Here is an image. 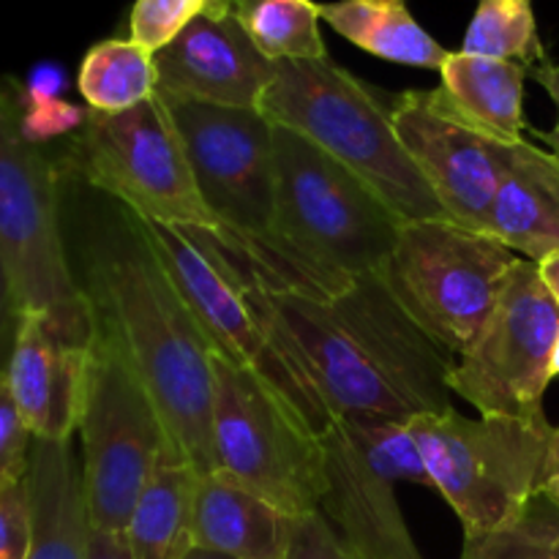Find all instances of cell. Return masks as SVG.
I'll return each mask as SVG.
<instances>
[{"label":"cell","mask_w":559,"mask_h":559,"mask_svg":"<svg viewBox=\"0 0 559 559\" xmlns=\"http://www.w3.org/2000/svg\"><path fill=\"white\" fill-rule=\"evenodd\" d=\"M262 295L298 344L333 418L409 424L453 407L448 377L456 358L415 325L377 273L358 276L333 300Z\"/></svg>","instance_id":"1"},{"label":"cell","mask_w":559,"mask_h":559,"mask_svg":"<svg viewBox=\"0 0 559 559\" xmlns=\"http://www.w3.org/2000/svg\"><path fill=\"white\" fill-rule=\"evenodd\" d=\"M85 293L96 320L123 342L175 451L189 459L202 478L216 475V353L156 257L136 235L131 243L107 246L93 260Z\"/></svg>","instance_id":"2"},{"label":"cell","mask_w":559,"mask_h":559,"mask_svg":"<svg viewBox=\"0 0 559 559\" xmlns=\"http://www.w3.org/2000/svg\"><path fill=\"white\" fill-rule=\"evenodd\" d=\"M260 112L358 175L404 222L448 218L404 151L391 109L331 58L276 63Z\"/></svg>","instance_id":"3"},{"label":"cell","mask_w":559,"mask_h":559,"mask_svg":"<svg viewBox=\"0 0 559 559\" xmlns=\"http://www.w3.org/2000/svg\"><path fill=\"white\" fill-rule=\"evenodd\" d=\"M0 260L25 311H38L69 342L91 347L96 311L69 262L60 216V169L25 140L20 107L0 87Z\"/></svg>","instance_id":"4"},{"label":"cell","mask_w":559,"mask_h":559,"mask_svg":"<svg viewBox=\"0 0 559 559\" xmlns=\"http://www.w3.org/2000/svg\"><path fill=\"white\" fill-rule=\"evenodd\" d=\"M431 486L453 508L464 538L506 527L540 495L555 426L538 418L478 415L456 409L409 420Z\"/></svg>","instance_id":"5"},{"label":"cell","mask_w":559,"mask_h":559,"mask_svg":"<svg viewBox=\"0 0 559 559\" xmlns=\"http://www.w3.org/2000/svg\"><path fill=\"white\" fill-rule=\"evenodd\" d=\"M516 251L453 218L404 222L377 278L448 355L459 358L495 314Z\"/></svg>","instance_id":"6"},{"label":"cell","mask_w":559,"mask_h":559,"mask_svg":"<svg viewBox=\"0 0 559 559\" xmlns=\"http://www.w3.org/2000/svg\"><path fill=\"white\" fill-rule=\"evenodd\" d=\"M60 173L123 202L140 222L178 229H216L186 153L183 136L162 96L129 112L87 109Z\"/></svg>","instance_id":"7"},{"label":"cell","mask_w":559,"mask_h":559,"mask_svg":"<svg viewBox=\"0 0 559 559\" xmlns=\"http://www.w3.org/2000/svg\"><path fill=\"white\" fill-rule=\"evenodd\" d=\"M76 435L91 527L123 535L142 486L173 442L123 342L102 320L91 342Z\"/></svg>","instance_id":"8"},{"label":"cell","mask_w":559,"mask_h":559,"mask_svg":"<svg viewBox=\"0 0 559 559\" xmlns=\"http://www.w3.org/2000/svg\"><path fill=\"white\" fill-rule=\"evenodd\" d=\"M216 475L293 519L314 516L322 489V437L260 377L213 360Z\"/></svg>","instance_id":"9"},{"label":"cell","mask_w":559,"mask_h":559,"mask_svg":"<svg viewBox=\"0 0 559 559\" xmlns=\"http://www.w3.org/2000/svg\"><path fill=\"white\" fill-rule=\"evenodd\" d=\"M273 229L349 276L377 273L404 218L358 175L284 126H273Z\"/></svg>","instance_id":"10"},{"label":"cell","mask_w":559,"mask_h":559,"mask_svg":"<svg viewBox=\"0 0 559 559\" xmlns=\"http://www.w3.org/2000/svg\"><path fill=\"white\" fill-rule=\"evenodd\" d=\"M557 333V300L540 278L538 262L522 260L480 336L453 360L451 393L480 415L538 418L551 382Z\"/></svg>","instance_id":"11"},{"label":"cell","mask_w":559,"mask_h":559,"mask_svg":"<svg viewBox=\"0 0 559 559\" xmlns=\"http://www.w3.org/2000/svg\"><path fill=\"white\" fill-rule=\"evenodd\" d=\"M129 222L136 238L156 257L173 287L186 300L213 353L260 377L317 435H325L336 418L325 402L306 391L284 366L271 333L254 314L233 273L207 257L200 246L191 243L180 229L140 222L134 216H129Z\"/></svg>","instance_id":"12"},{"label":"cell","mask_w":559,"mask_h":559,"mask_svg":"<svg viewBox=\"0 0 559 559\" xmlns=\"http://www.w3.org/2000/svg\"><path fill=\"white\" fill-rule=\"evenodd\" d=\"M183 136L197 186L222 227L243 233L273 229L276 153L273 123L260 109L180 102L164 93Z\"/></svg>","instance_id":"13"},{"label":"cell","mask_w":559,"mask_h":559,"mask_svg":"<svg viewBox=\"0 0 559 559\" xmlns=\"http://www.w3.org/2000/svg\"><path fill=\"white\" fill-rule=\"evenodd\" d=\"M393 129L448 218L489 233L497 189L513 147L448 112L435 91H407L391 107Z\"/></svg>","instance_id":"14"},{"label":"cell","mask_w":559,"mask_h":559,"mask_svg":"<svg viewBox=\"0 0 559 559\" xmlns=\"http://www.w3.org/2000/svg\"><path fill=\"white\" fill-rule=\"evenodd\" d=\"M322 437V489L317 516L325 519L349 559H424L396 500V480L380 473L333 420Z\"/></svg>","instance_id":"15"},{"label":"cell","mask_w":559,"mask_h":559,"mask_svg":"<svg viewBox=\"0 0 559 559\" xmlns=\"http://www.w3.org/2000/svg\"><path fill=\"white\" fill-rule=\"evenodd\" d=\"M153 58L158 93L233 109H260L276 71V63L251 44L235 16L194 20Z\"/></svg>","instance_id":"16"},{"label":"cell","mask_w":559,"mask_h":559,"mask_svg":"<svg viewBox=\"0 0 559 559\" xmlns=\"http://www.w3.org/2000/svg\"><path fill=\"white\" fill-rule=\"evenodd\" d=\"M91 347L69 342L38 311H25L5 377L33 440L66 442L80 429Z\"/></svg>","instance_id":"17"},{"label":"cell","mask_w":559,"mask_h":559,"mask_svg":"<svg viewBox=\"0 0 559 559\" xmlns=\"http://www.w3.org/2000/svg\"><path fill=\"white\" fill-rule=\"evenodd\" d=\"M180 233L218 265L227 267L238 282L251 284L262 293L333 300L347 293L358 278L309 254L276 229L243 233L218 224L216 229H180Z\"/></svg>","instance_id":"18"},{"label":"cell","mask_w":559,"mask_h":559,"mask_svg":"<svg viewBox=\"0 0 559 559\" xmlns=\"http://www.w3.org/2000/svg\"><path fill=\"white\" fill-rule=\"evenodd\" d=\"M31 502L27 559H87V519L82 464L71 440H33L25 475Z\"/></svg>","instance_id":"19"},{"label":"cell","mask_w":559,"mask_h":559,"mask_svg":"<svg viewBox=\"0 0 559 559\" xmlns=\"http://www.w3.org/2000/svg\"><path fill=\"white\" fill-rule=\"evenodd\" d=\"M489 235L530 262L559 254L557 156L527 140L513 147L511 167L491 202Z\"/></svg>","instance_id":"20"},{"label":"cell","mask_w":559,"mask_h":559,"mask_svg":"<svg viewBox=\"0 0 559 559\" xmlns=\"http://www.w3.org/2000/svg\"><path fill=\"white\" fill-rule=\"evenodd\" d=\"M295 522L271 502L227 484L200 478L194 508V549L229 559H287Z\"/></svg>","instance_id":"21"},{"label":"cell","mask_w":559,"mask_h":559,"mask_svg":"<svg viewBox=\"0 0 559 559\" xmlns=\"http://www.w3.org/2000/svg\"><path fill=\"white\" fill-rule=\"evenodd\" d=\"M530 71L511 60L478 58L467 52H451L442 63V85L437 98L448 112L473 129L506 142H524V80Z\"/></svg>","instance_id":"22"},{"label":"cell","mask_w":559,"mask_h":559,"mask_svg":"<svg viewBox=\"0 0 559 559\" xmlns=\"http://www.w3.org/2000/svg\"><path fill=\"white\" fill-rule=\"evenodd\" d=\"M200 478L194 464L173 445L142 486L126 527L134 559H183L194 549V508Z\"/></svg>","instance_id":"23"},{"label":"cell","mask_w":559,"mask_h":559,"mask_svg":"<svg viewBox=\"0 0 559 559\" xmlns=\"http://www.w3.org/2000/svg\"><path fill=\"white\" fill-rule=\"evenodd\" d=\"M320 16L338 36L388 63L440 71L451 55L404 0H333L320 3Z\"/></svg>","instance_id":"24"},{"label":"cell","mask_w":559,"mask_h":559,"mask_svg":"<svg viewBox=\"0 0 559 559\" xmlns=\"http://www.w3.org/2000/svg\"><path fill=\"white\" fill-rule=\"evenodd\" d=\"M76 87L91 112H129L158 93L156 58L134 38H104L82 58Z\"/></svg>","instance_id":"25"},{"label":"cell","mask_w":559,"mask_h":559,"mask_svg":"<svg viewBox=\"0 0 559 559\" xmlns=\"http://www.w3.org/2000/svg\"><path fill=\"white\" fill-rule=\"evenodd\" d=\"M233 16L271 63L328 58L314 0H235Z\"/></svg>","instance_id":"26"},{"label":"cell","mask_w":559,"mask_h":559,"mask_svg":"<svg viewBox=\"0 0 559 559\" xmlns=\"http://www.w3.org/2000/svg\"><path fill=\"white\" fill-rule=\"evenodd\" d=\"M462 52L511 60L527 71L549 60L535 22L533 0H478V9L464 33Z\"/></svg>","instance_id":"27"},{"label":"cell","mask_w":559,"mask_h":559,"mask_svg":"<svg viewBox=\"0 0 559 559\" xmlns=\"http://www.w3.org/2000/svg\"><path fill=\"white\" fill-rule=\"evenodd\" d=\"M462 559H559V508L533 497L506 527L464 538Z\"/></svg>","instance_id":"28"},{"label":"cell","mask_w":559,"mask_h":559,"mask_svg":"<svg viewBox=\"0 0 559 559\" xmlns=\"http://www.w3.org/2000/svg\"><path fill=\"white\" fill-rule=\"evenodd\" d=\"M355 445L366 453L380 473L391 475L396 484H413L435 489L426 469L420 448L407 424L391 418H338Z\"/></svg>","instance_id":"29"},{"label":"cell","mask_w":559,"mask_h":559,"mask_svg":"<svg viewBox=\"0 0 559 559\" xmlns=\"http://www.w3.org/2000/svg\"><path fill=\"white\" fill-rule=\"evenodd\" d=\"M235 0H136L129 16V38L156 55L194 20L233 16Z\"/></svg>","instance_id":"30"},{"label":"cell","mask_w":559,"mask_h":559,"mask_svg":"<svg viewBox=\"0 0 559 559\" xmlns=\"http://www.w3.org/2000/svg\"><path fill=\"white\" fill-rule=\"evenodd\" d=\"M31 448L33 435L16 409L9 377L0 374V489L25 480Z\"/></svg>","instance_id":"31"},{"label":"cell","mask_w":559,"mask_h":559,"mask_svg":"<svg viewBox=\"0 0 559 559\" xmlns=\"http://www.w3.org/2000/svg\"><path fill=\"white\" fill-rule=\"evenodd\" d=\"M20 107V129L27 142L41 145V142L63 136L69 131H80L87 120V109L74 107L63 98H49V102L16 104Z\"/></svg>","instance_id":"32"},{"label":"cell","mask_w":559,"mask_h":559,"mask_svg":"<svg viewBox=\"0 0 559 559\" xmlns=\"http://www.w3.org/2000/svg\"><path fill=\"white\" fill-rule=\"evenodd\" d=\"M31 502L25 480L0 489V559H27Z\"/></svg>","instance_id":"33"},{"label":"cell","mask_w":559,"mask_h":559,"mask_svg":"<svg viewBox=\"0 0 559 559\" xmlns=\"http://www.w3.org/2000/svg\"><path fill=\"white\" fill-rule=\"evenodd\" d=\"M287 559H349L347 551L338 546L336 535L322 516H304L295 522L293 544Z\"/></svg>","instance_id":"34"},{"label":"cell","mask_w":559,"mask_h":559,"mask_svg":"<svg viewBox=\"0 0 559 559\" xmlns=\"http://www.w3.org/2000/svg\"><path fill=\"white\" fill-rule=\"evenodd\" d=\"M22 317H25V306H22L9 267L0 260V374L9 371L11 353H14L16 336H20L22 328Z\"/></svg>","instance_id":"35"},{"label":"cell","mask_w":559,"mask_h":559,"mask_svg":"<svg viewBox=\"0 0 559 559\" xmlns=\"http://www.w3.org/2000/svg\"><path fill=\"white\" fill-rule=\"evenodd\" d=\"M66 87V71L58 63H38L33 66L31 74L25 76L20 87H16L14 98L16 104L31 102H49V98H60Z\"/></svg>","instance_id":"36"},{"label":"cell","mask_w":559,"mask_h":559,"mask_svg":"<svg viewBox=\"0 0 559 559\" xmlns=\"http://www.w3.org/2000/svg\"><path fill=\"white\" fill-rule=\"evenodd\" d=\"M530 74H533V80L538 82L546 93H549V98L555 102V107H557L555 129L546 131V134H540V140L549 145L551 156L559 158V66L551 63V60H544V63L533 66V69H530Z\"/></svg>","instance_id":"37"},{"label":"cell","mask_w":559,"mask_h":559,"mask_svg":"<svg viewBox=\"0 0 559 559\" xmlns=\"http://www.w3.org/2000/svg\"><path fill=\"white\" fill-rule=\"evenodd\" d=\"M87 559H134L131 557L126 535L104 533V530H93L87 535Z\"/></svg>","instance_id":"38"},{"label":"cell","mask_w":559,"mask_h":559,"mask_svg":"<svg viewBox=\"0 0 559 559\" xmlns=\"http://www.w3.org/2000/svg\"><path fill=\"white\" fill-rule=\"evenodd\" d=\"M540 495L546 500H551L559 508V426L555 429V440H551V456H549V469H546V480Z\"/></svg>","instance_id":"39"},{"label":"cell","mask_w":559,"mask_h":559,"mask_svg":"<svg viewBox=\"0 0 559 559\" xmlns=\"http://www.w3.org/2000/svg\"><path fill=\"white\" fill-rule=\"evenodd\" d=\"M538 267H540V278H544V284L549 287L551 298H555L557 306H559V254L549 257V260H544V262H538Z\"/></svg>","instance_id":"40"},{"label":"cell","mask_w":559,"mask_h":559,"mask_svg":"<svg viewBox=\"0 0 559 559\" xmlns=\"http://www.w3.org/2000/svg\"><path fill=\"white\" fill-rule=\"evenodd\" d=\"M183 559H229V557L213 555V551H205V549H191L189 555H186Z\"/></svg>","instance_id":"41"},{"label":"cell","mask_w":559,"mask_h":559,"mask_svg":"<svg viewBox=\"0 0 559 559\" xmlns=\"http://www.w3.org/2000/svg\"><path fill=\"white\" fill-rule=\"evenodd\" d=\"M559 377V333H557V344H555V355H551V380Z\"/></svg>","instance_id":"42"}]
</instances>
